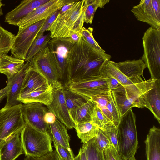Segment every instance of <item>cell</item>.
I'll list each match as a JSON object with an SVG mask.
<instances>
[{
    "label": "cell",
    "mask_w": 160,
    "mask_h": 160,
    "mask_svg": "<svg viewBox=\"0 0 160 160\" xmlns=\"http://www.w3.org/2000/svg\"><path fill=\"white\" fill-rule=\"evenodd\" d=\"M111 58L110 55L91 46L82 36L69 54L67 64L68 84L99 76L102 66Z\"/></svg>",
    "instance_id": "obj_1"
},
{
    "label": "cell",
    "mask_w": 160,
    "mask_h": 160,
    "mask_svg": "<svg viewBox=\"0 0 160 160\" xmlns=\"http://www.w3.org/2000/svg\"><path fill=\"white\" fill-rule=\"evenodd\" d=\"M146 68V65L141 58L119 62L109 60L102 66L99 76L111 77L117 80L121 85H128L143 81L141 76H143Z\"/></svg>",
    "instance_id": "obj_2"
},
{
    "label": "cell",
    "mask_w": 160,
    "mask_h": 160,
    "mask_svg": "<svg viewBox=\"0 0 160 160\" xmlns=\"http://www.w3.org/2000/svg\"><path fill=\"white\" fill-rule=\"evenodd\" d=\"M84 0L76 1L69 10L58 14L52 25L47 29L51 38H70L72 32L81 34L84 22L83 15ZM59 14V13H58Z\"/></svg>",
    "instance_id": "obj_3"
},
{
    "label": "cell",
    "mask_w": 160,
    "mask_h": 160,
    "mask_svg": "<svg viewBox=\"0 0 160 160\" xmlns=\"http://www.w3.org/2000/svg\"><path fill=\"white\" fill-rule=\"evenodd\" d=\"M156 80L151 78L138 83L121 85L110 91L121 118L129 109L137 107L140 98L154 87Z\"/></svg>",
    "instance_id": "obj_4"
},
{
    "label": "cell",
    "mask_w": 160,
    "mask_h": 160,
    "mask_svg": "<svg viewBox=\"0 0 160 160\" xmlns=\"http://www.w3.org/2000/svg\"><path fill=\"white\" fill-rule=\"evenodd\" d=\"M118 153L122 160H128L135 156L138 141L136 116L132 109L121 118L117 126Z\"/></svg>",
    "instance_id": "obj_5"
},
{
    "label": "cell",
    "mask_w": 160,
    "mask_h": 160,
    "mask_svg": "<svg viewBox=\"0 0 160 160\" xmlns=\"http://www.w3.org/2000/svg\"><path fill=\"white\" fill-rule=\"evenodd\" d=\"M142 39L143 54L141 59L148 68L151 79L160 81V29L149 28Z\"/></svg>",
    "instance_id": "obj_6"
},
{
    "label": "cell",
    "mask_w": 160,
    "mask_h": 160,
    "mask_svg": "<svg viewBox=\"0 0 160 160\" xmlns=\"http://www.w3.org/2000/svg\"><path fill=\"white\" fill-rule=\"evenodd\" d=\"M20 134L26 156L31 158L40 157L53 151L52 137L37 130L27 123Z\"/></svg>",
    "instance_id": "obj_7"
},
{
    "label": "cell",
    "mask_w": 160,
    "mask_h": 160,
    "mask_svg": "<svg viewBox=\"0 0 160 160\" xmlns=\"http://www.w3.org/2000/svg\"><path fill=\"white\" fill-rule=\"evenodd\" d=\"M22 104L0 110V149L4 143L18 134H20L26 123L22 110Z\"/></svg>",
    "instance_id": "obj_8"
},
{
    "label": "cell",
    "mask_w": 160,
    "mask_h": 160,
    "mask_svg": "<svg viewBox=\"0 0 160 160\" xmlns=\"http://www.w3.org/2000/svg\"><path fill=\"white\" fill-rule=\"evenodd\" d=\"M76 42L70 38L51 39L48 46L55 62L60 81L63 88L68 83L67 64L70 51Z\"/></svg>",
    "instance_id": "obj_9"
},
{
    "label": "cell",
    "mask_w": 160,
    "mask_h": 160,
    "mask_svg": "<svg viewBox=\"0 0 160 160\" xmlns=\"http://www.w3.org/2000/svg\"><path fill=\"white\" fill-rule=\"evenodd\" d=\"M32 67L44 76L53 88H63L56 66L48 47L36 54L30 62Z\"/></svg>",
    "instance_id": "obj_10"
},
{
    "label": "cell",
    "mask_w": 160,
    "mask_h": 160,
    "mask_svg": "<svg viewBox=\"0 0 160 160\" xmlns=\"http://www.w3.org/2000/svg\"><path fill=\"white\" fill-rule=\"evenodd\" d=\"M46 21L42 20L27 27L18 29L11 50L14 57L24 60L32 43Z\"/></svg>",
    "instance_id": "obj_11"
},
{
    "label": "cell",
    "mask_w": 160,
    "mask_h": 160,
    "mask_svg": "<svg viewBox=\"0 0 160 160\" xmlns=\"http://www.w3.org/2000/svg\"><path fill=\"white\" fill-rule=\"evenodd\" d=\"M66 87L90 98L108 95L110 91L108 79L100 76L70 83Z\"/></svg>",
    "instance_id": "obj_12"
},
{
    "label": "cell",
    "mask_w": 160,
    "mask_h": 160,
    "mask_svg": "<svg viewBox=\"0 0 160 160\" xmlns=\"http://www.w3.org/2000/svg\"><path fill=\"white\" fill-rule=\"evenodd\" d=\"M22 110L26 123L32 128L52 138L49 124L44 121V116L47 112L46 106L39 102L22 104Z\"/></svg>",
    "instance_id": "obj_13"
},
{
    "label": "cell",
    "mask_w": 160,
    "mask_h": 160,
    "mask_svg": "<svg viewBox=\"0 0 160 160\" xmlns=\"http://www.w3.org/2000/svg\"><path fill=\"white\" fill-rule=\"evenodd\" d=\"M66 0H49L31 12L19 23V29L28 27L42 20L46 19L66 2Z\"/></svg>",
    "instance_id": "obj_14"
},
{
    "label": "cell",
    "mask_w": 160,
    "mask_h": 160,
    "mask_svg": "<svg viewBox=\"0 0 160 160\" xmlns=\"http://www.w3.org/2000/svg\"><path fill=\"white\" fill-rule=\"evenodd\" d=\"M63 88H53L52 100L47 107L56 118L68 128H74L75 123L71 119L66 105L63 92Z\"/></svg>",
    "instance_id": "obj_15"
},
{
    "label": "cell",
    "mask_w": 160,
    "mask_h": 160,
    "mask_svg": "<svg viewBox=\"0 0 160 160\" xmlns=\"http://www.w3.org/2000/svg\"><path fill=\"white\" fill-rule=\"evenodd\" d=\"M49 0H24L5 16V21L9 24L18 26L27 15Z\"/></svg>",
    "instance_id": "obj_16"
},
{
    "label": "cell",
    "mask_w": 160,
    "mask_h": 160,
    "mask_svg": "<svg viewBox=\"0 0 160 160\" xmlns=\"http://www.w3.org/2000/svg\"><path fill=\"white\" fill-rule=\"evenodd\" d=\"M131 11L138 20L145 22L151 27L160 29V17L156 14L152 0H141L134 6Z\"/></svg>",
    "instance_id": "obj_17"
},
{
    "label": "cell",
    "mask_w": 160,
    "mask_h": 160,
    "mask_svg": "<svg viewBox=\"0 0 160 160\" xmlns=\"http://www.w3.org/2000/svg\"><path fill=\"white\" fill-rule=\"evenodd\" d=\"M137 107L148 108L160 123V81L156 80L154 87L140 98Z\"/></svg>",
    "instance_id": "obj_18"
},
{
    "label": "cell",
    "mask_w": 160,
    "mask_h": 160,
    "mask_svg": "<svg viewBox=\"0 0 160 160\" xmlns=\"http://www.w3.org/2000/svg\"><path fill=\"white\" fill-rule=\"evenodd\" d=\"M51 87L46 78L31 65L24 78L19 96Z\"/></svg>",
    "instance_id": "obj_19"
},
{
    "label": "cell",
    "mask_w": 160,
    "mask_h": 160,
    "mask_svg": "<svg viewBox=\"0 0 160 160\" xmlns=\"http://www.w3.org/2000/svg\"><path fill=\"white\" fill-rule=\"evenodd\" d=\"M31 65L30 62L27 61L18 73L8 79L7 84L9 90L7 96V102L4 107H10L19 104L17 98L19 95L25 76Z\"/></svg>",
    "instance_id": "obj_20"
},
{
    "label": "cell",
    "mask_w": 160,
    "mask_h": 160,
    "mask_svg": "<svg viewBox=\"0 0 160 160\" xmlns=\"http://www.w3.org/2000/svg\"><path fill=\"white\" fill-rule=\"evenodd\" d=\"M147 160H160V129L150 128L144 142Z\"/></svg>",
    "instance_id": "obj_21"
},
{
    "label": "cell",
    "mask_w": 160,
    "mask_h": 160,
    "mask_svg": "<svg viewBox=\"0 0 160 160\" xmlns=\"http://www.w3.org/2000/svg\"><path fill=\"white\" fill-rule=\"evenodd\" d=\"M20 134L13 136L2 146L0 160H15L20 155L24 154Z\"/></svg>",
    "instance_id": "obj_22"
},
{
    "label": "cell",
    "mask_w": 160,
    "mask_h": 160,
    "mask_svg": "<svg viewBox=\"0 0 160 160\" xmlns=\"http://www.w3.org/2000/svg\"><path fill=\"white\" fill-rule=\"evenodd\" d=\"M52 89L51 87L47 89L35 90L19 96L17 100L24 104L39 102L47 106L52 100Z\"/></svg>",
    "instance_id": "obj_23"
},
{
    "label": "cell",
    "mask_w": 160,
    "mask_h": 160,
    "mask_svg": "<svg viewBox=\"0 0 160 160\" xmlns=\"http://www.w3.org/2000/svg\"><path fill=\"white\" fill-rule=\"evenodd\" d=\"M25 61L8 55L0 58V72L5 74L8 79L12 78L22 69Z\"/></svg>",
    "instance_id": "obj_24"
},
{
    "label": "cell",
    "mask_w": 160,
    "mask_h": 160,
    "mask_svg": "<svg viewBox=\"0 0 160 160\" xmlns=\"http://www.w3.org/2000/svg\"><path fill=\"white\" fill-rule=\"evenodd\" d=\"M49 126L53 142L71 149L69 144L70 138L65 125L56 118L55 122L49 124Z\"/></svg>",
    "instance_id": "obj_25"
},
{
    "label": "cell",
    "mask_w": 160,
    "mask_h": 160,
    "mask_svg": "<svg viewBox=\"0 0 160 160\" xmlns=\"http://www.w3.org/2000/svg\"><path fill=\"white\" fill-rule=\"evenodd\" d=\"M95 104L90 99L80 106L69 110V115L74 123L92 121V115Z\"/></svg>",
    "instance_id": "obj_26"
},
{
    "label": "cell",
    "mask_w": 160,
    "mask_h": 160,
    "mask_svg": "<svg viewBox=\"0 0 160 160\" xmlns=\"http://www.w3.org/2000/svg\"><path fill=\"white\" fill-rule=\"evenodd\" d=\"M74 128L78 138L83 144L95 138L99 128L92 121L75 123Z\"/></svg>",
    "instance_id": "obj_27"
},
{
    "label": "cell",
    "mask_w": 160,
    "mask_h": 160,
    "mask_svg": "<svg viewBox=\"0 0 160 160\" xmlns=\"http://www.w3.org/2000/svg\"><path fill=\"white\" fill-rule=\"evenodd\" d=\"M90 100L100 109L105 116L113 124L111 112L114 107L115 103L110 91L108 95L92 98Z\"/></svg>",
    "instance_id": "obj_28"
},
{
    "label": "cell",
    "mask_w": 160,
    "mask_h": 160,
    "mask_svg": "<svg viewBox=\"0 0 160 160\" xmlns=\"http://www.w3.org/2000/svg\"><path fill=\"white\" fill-rule=\"evenodd\" d=\"M109 0H84L83 15L84 22L92 23L95 13L98 8H103Z\"/></svg>",
    "instance_id": "obj_29"
},
{
    "label": "cell",
    "mask_w": 160,
    "mask_h": 160,
    "mask_svg": "<svg viewBox=\"0 0 160 160\" xmlns=\"http://www.w3.org/2000/svg\"><path fill=\"white\" fill-rule=\"evenodd\" d=\"M63 92L65 101L68 110L80 106L89 99L90 98L63 88Z\"/></svg>",
    "instance_id": "obj_30"
},
{
    "label": "cell",
    "mask_w": 160,
    "mask_h": 160,
    "mask_svg": "<svg viewBox=\"0 0 160 160\" xmlns=\"http://www.w3.org/2000/svg\"><path fill=\"white\" fill-rule=\"evenodd\" d=\"M51 39L50 33L37 37L27 53L25 61L30 62L36 54L48 46Z\"/></svg>",
    "instance_id": "obj_31"
},
{
    "label": "cell",
    "mask_w": 160,
    "mask_h": 160,
    "mask_svg": "<svg viewBox=\"0 0 160 160\" xmlns=\"http://www.w3.org/2000/svg\"><path fill=\"white\" fill-rule=\"evenodd\" d=\"M15 35L4 29L0 24V58L7 54L12 49Z\"/></svg>",
    "instance_id": "obj_32"
},
{
    "label": "cell",
    "mask_w": 160,
    "mask_h": 160,
    "mask_svg": "<svg viewBox=\"0 0 160 160\" xmlns=\"http://www.w3.org/2000/svg\"><path fill=\"white\" fill-rule=\"evenodd\" d=\"M84 144L87 160H105L103 152L100 151L97 147L95 137Z\"/></svg>",
    "instance_id": "obj_33"
},
{
    "label": "cell",
    "mask_w": 160,
    "mask_h": 160,
    "mask_svg": "<svg viewBox=\"0 0 160 160\" xmlns=\"http://www.w3.org/2000/svg\"><path fill=\"white\" fill-rule=\"evenodd\" d=\"M92 121L101 130L108 125H114L95 104L92 113Z\"/></svg>",
    "instance_id": "obj_34"
},
{
    "label": "cell",
    "mask_w": 160,
    "mask_h": 160,
    "mask_svg": "<svg viewBox=\"0 0 160 160\" xmlns=\"http://www.w3.org/2000/svg\"><path fill=\"white\" fill-rule=\"evenodd\" d=\"M93 30V28L91 27H89L88 29H87L83 27L81 32L82 37L93 48L100 52H105V51L101 48L94 39L92 34Z\"/></svg>",
    "instance_id": "obj_35"
},
{
    "label": "cell",
    "mask_w": 160,
    "mask_h": 160,
    "mask_svg": "<svg viewBox=\"0 0 160 160\" xmlns=\"http://www.w3.org/2000/svg\"><path fill=\"white\" fill-rule=\"evenodd\" d=\"M109 138L115 149L118 152L117 138V127L113 124H110L102 130Z\"/></svg>",
    "instance_id": "obj_36"
},
{
    "label": "cell",
    "mask_w": 160,
    "mask_h": 160,
    "mask_svg": "<svg viewBox=\"0 0 160 160\" xmlns=\"http://www.w3.org/2000/svg\"><path fill=\"white\" fill-rule=\"evenodd\" d=\"M96 142L98 149L103 152L106 149L113 145L103 131L100 129L95 137Z\"/></svg>",
    "instance_id": "obj_37"
},
{
    "label": "cell",
    "mask_w": 160,
    "mask_h": 160,
    "mask_svg": "<svg viewBox=\"0 0 160 160\" xmlns=\"http://www.w3.org/2000/svg\"><path fill=\"white\" fill-rule=\"evenodd\" d=\"M53 145L58 155L62 158L65 160H74V156L71 149H68L54 142Z\"/></svg>",
    "instance_id": "obj_38"
},
{
    "label": "cell",
    "mask_w": 160,
    "mask_h": 160,
    "mask_svg": "<svg viewBox=\"0 0 160 160\" xmlns=\"http://www.w3.org/2000/svg\"><path fill=\"white\" fill-rule=\"evenodd\" d=\"M103 153L105 160H122L113 145L105 149Z\"/></svg>",
    "instance_id": "obj_39"
},
{
    "label": "cell",
    "mask_w": 160,
    "mask_h": 160,
    "mask_svg": "<svg viewBox=\"0 0 160 160\" xmlns=\"http://www.w3.org/2000/svg\"><path fill=\"white\" fill-rule=\"evenodd\" d=\"M60 10H58L46 19L37 37L44 34L45 31L52 25L58 16Z\"/></svg>",
    "instance_id": "obj_40"
},
{
    "label": "cell",
    "mask_w": 160,
    "mask_h": 160,
    "mask_svg": "<svg viewBox=\"0 0 160 160\" xmlns=\"http://www.w3.org/2000/svg\"><path fill=\"white\" fill-rule=\"evenodd\" d=\"M29 160H59V159L58 153L55 150L40 157L31 158Z\"/></svg>",
    "instance_id": "obj_41"
},
{
    "label": "cell",
    "mask_w": 160,
    "mask_h": 160,
    "mask_svg": "<svg viewBox=\"0 0 160 160\" xmlns=\"http://www.w3.org/2000/svg\"><path fill=\"white\" fill-rule=\"evenodd\" d=\"M74 160H87L86 150L84 144L80 148L78 154L74 157Z\"/></svg>",
    "instance_id": "obj_42"
},
{
    "label": "cell",
    "mask_w": 160,
    "mask_h": 160,
    "mask_svg": "<svg viewBox=\"0 0 160 160\" xmlns=\"http://www.w3.org/2000/svg\"><path fill=\"white\" fill-rule=\"evenodd\" d=\"M56 118L54 114L48 111L45 114L43 118L44 121L49 124L53 123Z\"/></svg>",
    "instance_id": "obj_43"
},
{
    "label": "cell",
    "mask_w": 160,
    "mask_h": 160,
    "mask_svg": "<svg viewBox=\"0 0 160 160\" xmlns=\"http://www.w3.org/2000/svg\"><path fill=\"white\" fill-rule=\"evenodd\" d=\"M76 1L67 0L66 2L60 10L58 14H62L70 9L73 6Z\"/></svg>",
    "instance_id": "obj_44"
},
{
    "label": "cell",
    "mask_w": 160,
    "mask_h": 160,
    "mask_svg": "<svg viewBox=\"0 0 160 160\" xmlns=\"http://www.w3.org/2000/svg\"><path fill=\"white\" fill-rule=\"evenodd\" d=\"M106 78H108L109 80V88L110 91L117 88L121 85L117 80L112 77H108Z\"/></svg>",
    "instance_id": "obj_45"
},
{
    "label": "cell",
    "mask_w": 160,
    "mask_h": 160,
    "mask_svg": "<svg viewBox=\"0 0 160 160\" xmlns=\"http://www.w3.org/2000/svg\"><path fill=\"white\" fill-rule=\"evenodd\" d=\"M8 90V86L7 84L4 88L0 90V102L5 97H7Z\"/></svg>",
    "instance_id": "obj_46"
},
{
    "label": "cell",
    "mask_w": 160,
    "mask_h": 160,
    "mask_svg": "<svg viewBox=\"0 0 160 160\" xmlns=\"http://www.w3.org/2000/svg\"><path fill=\"white\" fill-rule=\"evenodd\" d=\"M69 37L74 42H77L80 39L82 35L81 34L72 32L70 33Z\"/></svg>",
    "instance_id": "obj_47"
},
{
    "label": "cell",
    "mask_w": 160,
    "mask_h": 160,
    "mask_svg": "<svg viewBox=\"0 0 160 160\" xmlns=\"http://www.w3.org/2000/svg\"><path fill=\"white\" fill-rule=\"evenodd\" d=\"M3 6V4L2 3L1 0H0V16L3 14L2 9V7Z\"/></svg>",
    "instance_id": "obj_48"
},
{
    "label": "cell",
    "mask_w": 160,
    "mask_h": 160,
    "mask_svg": "<svg viewBox=\"0 0 160 160\" xmlns=\"http://www.w3.org/2000/svg\"><path fill=\"white\" fill-rule=\"evenodd\" d=\"M128 160H136L135 157V156H133V157H132L131 158H130Z\"/></svg>",
    "instance_id": "obj_49"
},
{
    "label": "cell",
    "mask_w": 160,
    "mask_h": 160,
    "mask_svg": "<svg viewBox=\"0 0 160 160\" xmlns=\"http://www.w3.org/2000/svg\"><path fill=\"white\" fill-rule=\"evenodd\" d=\"M30 159V157L28 156H26L23 160H29Z\"/></svg>",
    "instance_id": "obj_50"
},
{
    "label": "cell",
    "mask_w": 160,
    "mask_h": 160,
    "mask_svg": "<svg viewBox=\"0 0 160 160\" xmlns=\"http://www.w3.org/2000/svg\"><path fill=\"white\" fill-rule=\"evenodd\" d=\"M58 158H59V160H64V159L62 158L58 155Z\"/></svg>",
    "instance_id": "obj_51"
}]
</instances>
